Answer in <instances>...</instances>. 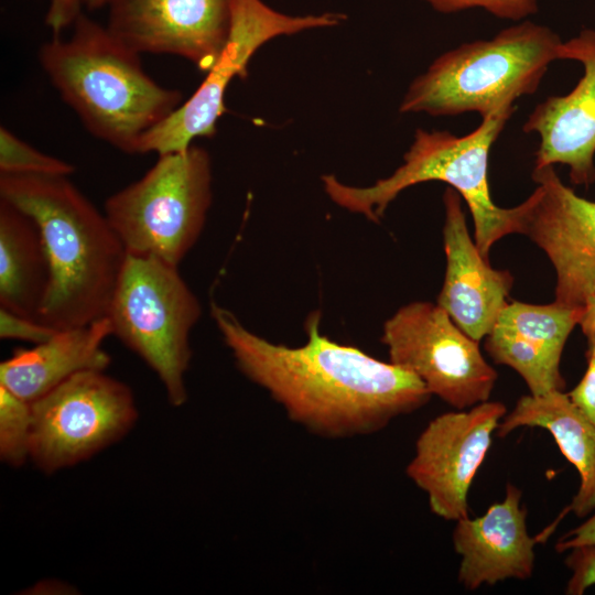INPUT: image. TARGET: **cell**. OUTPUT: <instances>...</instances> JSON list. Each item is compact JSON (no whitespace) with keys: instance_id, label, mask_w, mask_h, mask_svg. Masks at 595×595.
<instances>
[{"instance_id":"obj_28","label":"cell","mask_w":595,"mask_h":595,"mask_svg":"<svg viewBox=\"0 0 595 595\" xmlns=\"http://www.w3.org/2000/svg\"><path fill=\"white\" fill-rule=\"evenodd\" d=\"M583 545H595V512L582 524L565 533L555 544L558 552Z\"/></svg>"},{"instance_id":"obj_1","label":"cell","mask_w":595,"mask_h":595,"mask_svg":"<svg viewBox=\"0 0 595 595\" xmlns=\"http://www.w3.org/2000/svg\"><path fill=\"white\" fill-rule=\"evenodd\" d=\"M210 314L238 369L317 436L379 432L432 397L412 372L322 335L317 312L307 317V342L299 347L264 339L215 302Z\"/></svg>"},{"instance_id":"obj_7","label":"cell","mask_w":595,"mask_h":595,"mask_svg":"<svg viewBox=\"0 0 595 595\" xmlns=\"http://www.w3.org/2000/svg\"><path fill=\"white\" fill-rule=\"evenodd\" d=\"M201 315V303L178 267L127 255L106 317L112 335L158 375L173 407L187 399L190 335Z\"/></svg>"},{"instance_id":"obj_12","label":"cell","mask_w":595,"mask_h":595,"mask_svg":"<svg viewBox=\"0 0 595 595\" xmlns=\"http://www.w3.org/2000/svg\"><path fill=\"white\" fill-rule=\"evenodd\" d=\"M532 178L521 234L554 267V302L582 309L595 290V202L563 184L553 165L533 169Z\"/></svg>"},{"instance_id":"obj_26","label":"cell","mask_w":595,"mask_h":595,"mask_svg":"<svg viewBox=\"0 0 595 595\" xmlns=\"http://www.w3.org/2000/svg\"><path fill=\"white\" fill-rule=\"evenodd\" d=\"M567 394L571 401L595 425V343L588 344L587 367L584 376Z\"/></svg>"},{"instance_id":"obj_6","label":"cell","mask_w":595,"mask_h":595,"mask_svg":"<svg viewBox=\"0 0 595 595\" xmlns=\"http://www.w3.org/2000/svg\"><path fill=\"white\" fill-rule=\"evenodd\" d=\"M158 156L142 177L106 199L104 213L128 255L178 267L207 218L212 160L195 143Z\"/></svg>"},{"instance_id":"obj_2","label":"cell","mask_w":595,"mask_h":595,"mask_svg":"<svg viewBox=\"0 0 595 595\" xmlns=\"http://www.w3.org/2000/svg\"><path fill=\"white\" fill-rule=\"evenodd\" d=\"M0 198L37 225L48 283L36 321L64 331L106 317L127 251L69 176L0 174Z\"/></svg>"},{"instance_id":"obj_17","label":"cell","mask_w":595,"mask_h":595,"mask_svg":"<svg viewBox=\"0 0 595 595\" xmlns=\"http://www.w3.org/2000/svg\"><path fill=\"white\" fill-rule=\"evenodd\" d=\"M526 517L520 489L508 484L502 501L480 517L456 521L453 545L461 555L457 580L466 589L532 575L534 545L540 539L528 533Z\"/></svg>"},{"instance_id":"obj_18","label":"cell","mask_w":595,"mask_h":595,"mask_svg":"<svg viewBox=\"0 0 595 595\" xmlns=\"http://www.w3.org/2000/svg\"><path fill=\"white\" fill-rule=\"evenodd\" d=\"M110 335L111 324L102 317L85 326L58 331L32 348H18L0 364V385L33 402L78 372L105 370L111 357L101 345Z\"/></svg>"},{"instance_id":"obj_13","label":"cell","mask_w":595,"mask_h":595,"mask_svg":"<svg viewBox=\"0 0 595 595\" xmlns=\"http://www.w3.org/2000/svg\"><path fill=\"white\" fill-rule=\"evenodd\" d=\"M232 0H109L106 26L139 53L167 54L207 72L224 50Z\"/></svg>"},{"instance_id":"obj_5","label":"cell","mask_w":595,"mask_h":595,"mask_svg":"<svg viewBox=\"0 0 595 595\" xmlns=\"http://www.w3.org/2000/svg\"><path fill=\"white\" fill-rule=\"evenodd\" d=\"M562 40L547 25L523 20L494 37L463 43L437 56L409 85L401 113L482 119L533 95L549 65L559 60Z\"/></svg>"},{"instance_id":"obj_20","label":"cell","mask_w":595,"mask_h":595,"mask_svg":"<svg viewBox=\"0 0 595 595\" xmlns=\"http://www.w3.org/2000/svg\"><path fill=\"white\" fill-rule=\"evenodd\" d=\"M48 262L36 223L0 198V307L36 320Z\"/></svg>"},{"instance_id":"obj_21","label":"cell","mask_w":595,"mask_h":595,"mask_svg":"<svg viewBox=\"0 0 595 595\" xmlns=\"http://www.w3.org/2000/svg\"><path fill=\"white\" fill-rule=\"evenodd\" d=\"M32 430L31 402L0 385V457L19 467L30 458Z\"/></svg>"},{"instance_id":"obj_9","label":"cell","mask_w":595,"mask_h":595,"mask_svg":"<svg viewBox=\"0 0 595 595\" xmlns=\"http://www.w3.org/2000/svg\"><path fill=\"white\" fill-rule=\"evenodd\" d=\"M104 371L78 372L31 402L30 458L44 473L88 459L133 426L131 389Z\"/></svg>"},{"instance_id":"obj_22","label":"cell","mask_w":595,"mask_h":595,"mask_svg":"<svg viewBox=\"0 0 595 595\" xmlns=\"http://www.w3.org/2000/svg\"><path fill=\"white\" fill-rule=\"evenodd\" d=\"M74 172L72 163L39 151L7 127H0V174L71 176Z\"/></svg>"},{"instance_id":"obj_8","label":"cell","mask_w":595,"mask_h":595,"mask_svg":"<svg viewBox=\"0 0 595 595\" xmlns=\"http://www.w3.org/2000/svg\"><path fill=\"white\" fill-rule=\"evenodd\" d=\"M346 19L338 12L290 15L262 0H232L229 36L215 64L187 100L140 138L136 154L184 151L197 138L214 137L227 110L225 96L230 83L247 76L249 61L264 43L280 35L336 26Z\"/></svg>"},{"instance_id":"obj_10","label":"cell","mask_w":595,"mask_h":595,"mask_svg":"<svg viewBox=\"0 0 595 595\" xmlns=\"http://www.w3.org/2000/svg\"><path fill=\"white\" fill-rule=\"evenodd\" d=\"M389 361L416 376L433 396L464 410L489 400L497 372L479 342L464 333L439 304L412 302L383 325Z\"/></svg>"},{"instance_id":"obj_4","label":"cell","mask_w":595,"mask_h":595,"mask_svg":"<svg viewBox=\"0 0 595 595\" xmlns=\"http://www.w3.org/2000/svg\"><path fill=\"white\" fill-rule=\"evenodd\" d=\"M515 110V105L505 107L461 137L445 130L419 128L403 155V163L388 177L357 187L326 174L322 177L324 191L344 209L378 223L402 191L419 183L444 182L467 203L476 247L488 259L496 241L509 234L522 232L526 202L511 208L497 206L490 196L487 176L489 151Z\"/></svg>"},{"instance_id":"obj_24","label":"cell","mask_w":595,"mask_h":595,"mask_svg":"<svg viewBox=\"0 0 595 595\" xmlns=\"http://www.w3.org/2000/svg\"><path fill=\"white\" fill-rule=\"evenodd\" d=\"M57 332L34 318L0 307V337L2 339H20L37 345L51 339Z\"/></svg>"},{"instance_id":"obj_11","label":"cell","mask_w":595,"mask_h":595,"mask_svg":"<svg viewBox=\"0 0 595 595\" xmlns=\"http://www.w3.org/2000/svg\"><path fill=\"white\" fill-rule=\"evenodd\" d=\"M507 408L485 401L468 410L446 412L428 423L405 468L436 516L457 521L468 516V491Z\"/></svg>"},{"instance_id":"obj_14","label":"cell","mask_w":595,"mask_h":595,"mask_svg":"<svg viewBox=\"0 0 595 595\" xmlns=\"http://www.w3.org/2000/svg\"><path fill=\"white\" fill-rule=\"evenodd\" d=\"M558 54L580 62L584 74L569 94L539 102L522 130L540 137L534 169L564 164L573 184L588 186L595 181V30L562 41Z\"/></svg>"},{"instance_id":"obj_30","label":"cell","mask_w":595,"mask_h":595,"mask_svg":"<svg viewBox=\"0 0 595 595\" xmlns=\"http://www.w3.org/2000/svg\"><path fill=\"white\" fill-rule=\"evenodd\" d=\"M109 0H85V7L88 10H98L107 7Z\"/></svg>"},{"instance_id":"obj_3","label":"cell","mask_w":595,"mask_h":595,"mask_svg":"<svg viewBox=\"0 0 595 595\" xmlns=\"http://www.w3.org/2000/svg\"><path fill=\"white\" fill-rule=\"evenodd\" d=\"M71 35L39 47V63L63 101L95 138L136 154L140 138L184 100L143 69L140 54L84 12Z\"/></svg>"},{"instance_id":"obj_25","label":"cell","mask_w":595,"mask_h":595,"mask_svg":"<svg viewBox=\"0 0 595 595\" xmlns=\"http://www.w3.org/2000/svg\"><path fill=\"white\" fill-rule=\"evenodd\" d=\"M565 564L571 571L565 594L582 595L595 585V545H583L570 550Z\"/></svg>"},{"instance_id":"obj_29","label":"cell","mask_w":595,"mask_h":595,"mask_svg":"<svg viewBox=\"0 0 595 595\" xmlns=\"http://www.w3.org/2000/svg\"><path fill=\"white\" fill-rule=\"evenodd\" d=\"M578 325L587 338V343H595V290L582 307Z\"/></svg>"},{"instance_id":"obj_16","label":"cell","mask_w":595,"mask_h":595,"mask_svg":"<svg viewBox=\"0 0 595 595\" xmlns=\"http://www.w3.org/2000/svg\"><path fill=\"white\" fill-rule=\"evenodd\" d=\"M582 309L551 304L507 303L486 335L485 349L496 364L516 370L540 396L563 390L561 356Z\"/></svg>"},{"instance_id":"obj_23","label":"cell","mask_w":595,"mask_h":595,"mask_svg":"<svg viewBox=\"0 0 595 595\" xmlns=\"http://www.w3.org/2000/svg\"><path fill=\"white\" fill-rule=\"evenodd\" d=\"M444 14L482 9L504 20L520 22L538 13L542 0H422Z\"/></svg>"},{"instance_id":"obj_19","label":"cell","mask_w":595,"mask_h":595,"mask_svg":"<svg viewBox=\"0 0 595 595\" xmlns=\"http://www.w3.org/2000/svg\"><path fill=\"white\" fill-rule=\"evenodd\" d=\"M547 430L561 453L576 468L580 486L561 513L583 518L595 510V425L563 390L540 396H522L500 421L497 435L504 437L518 428Z\"/></svg>"},{"instance_id":"obj_15","label":"cell","mask_w":595,"mask_h":595,"mask_svg":"<svg viewBox=\"0 0 595 595\" xmlns=\"http://www.w3.org/2000/svg\"><path fill=\"white\" fill-rule=\"evenodd\" d=\"M461 198L452 187L443 195L446 272L437 304L464 333L480 342L507 305L513 279L508 271L491 268L478 251Z\"/></svg>"},{"instance_id":"obj_27","label":"cell","mask_w":595,"mask_h":595,"mask_svg":"<svg viewBox=\"0 0 595 595\" xmlns=\"http://www.w3.org/2000/svg\"><path fill=\"white\" fill-rule=\"evenodd\" d=\"M85 0H50L45 15V24L53 35H62V32L72 28L77 18L84 12Z\"/></svg>"}]
</instances>
